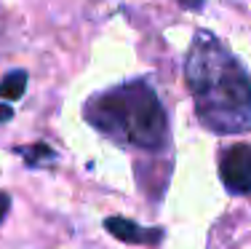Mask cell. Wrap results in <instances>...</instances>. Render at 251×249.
I'll return each mask as SVG.
<instances>
[{"mask_svg": "<svg viewBox=\"0 0 251 249\" xmlns=\"http://www.w3.org/2000/svg\"><path fill=\"white\" fill-rule=\"evenodd\" d=\"M187 86L206 129L217 134L251 129V81L214 35H195L187 54Z\"/></svg>", "mask_w": 251, "mask_h": 249, "instance_id": "obj_1", "label": "cell"}, {"mask_svg": "<svg viewBox=\"0 0 251 249\" xmlns=\"http://www.w3.org/2000/svg\"><path fill=\"white\" fill-rule=\"evenodd\" d=\"M83 115L94 129L121 145L142 147V150H158L166 145V132H169L166 110L158 94L145 81L126 83L112 91L91 97Z\"/></svg>", "mask_w": 251, "mask_h": 249, "instance_id": "obj_2", "label": "cell"}, {"mask_svg": "<svg viewBox=\"0 0 251 249\" xmlns=\"http://www.w3.org/2000/svg\"><path fill=\"white\" fill-rule=\"evenodd\" d=\"M219 177L230 193H251V145H232L222 153Z\"/></svg>", "mask_w": 251, "mask_h": 249, "instance_id": "obj_3", "label": "cell"}, {"mask_svg": "<svg viewBox=\"0 0 251 249\" xmlns=\"http://www.w3.org/2000/svg\"><path fill=\"white\" fill-rule=\"evenodd\" d=\"M104 228L115 236L123 244H158L163 239V230L158 228H139L134 220H126V217H107Z\"/></svg>", "mask_w": 251, "mask_h": 249, "instance_id": "obj_4", "label": "cell"}, {"mask_svg": "<svg viewBox=\"0 0 251 249\" xmlns=\"http://www.w3.org/2000/svg\"><path fill=\"white\" fill-rule=\"evenodd\" d=\"M27 91V73L25 70H11L0 81V97L3 99H22Z\"/></svg>", "mask_w": 251, "mask_h": 249, "instance_id": "obj_5", "label": "cell"}, {"mask_svg": "<svg viewBox=\"0 0 251 249\" xmlns=\"http://www.w3.org/2000/svg\"><path fill=\"white\" fill-rule=\"evenodd\" d=\"M16 153L25 156V161L32 164V166L40 164V161H51V158H53V150L49 145H40V142H38V145H29V147H19Z\"/></svg>", "mask_w": 251, "mask_h": 249, "instance_id": "obj_6", "label": "cell"}, {"mask_svg": "<svg viewBox=\"0 0 251 249\" xmlns=\"http://www.w3.org/2000/svg\"><path fill=\"white\" fill-rule=\"evenodd\" d=\"M8 209H11V198H8V193H3V191H0V222L5 220Z\"/></svg>", "mask_w": 251, "mask_h": 249, "instance_id": "obj_7", "label": "cell"}, {"mask_svg": "<svg viewBox=\"0 0 251 249\" xmlns=\"http://www.w3.org/2000/svg\"><path fill=\"white\" fill-rule=\"evenodd\" d=\"M11 118H14V110H11L8 105H0V123L11 121Z\"/></svg>", "mask_w": 251, "mask_h": 249, "instance_id": "obj_8", "label": "cell"}, {"mask_svg": "<svg viewBox=\"0 0 251 249\" xmlns=\"http://www.w3.org/2000/svg\"><path fill=\"white\" fill-rule=\"evenodd\" d=\"M184 3H201V0H184Z\"/></svg>", "mask_w": 251, "mask_h": 249, "instance_id": "obj_9", "label": "cell"}]
</instances>
